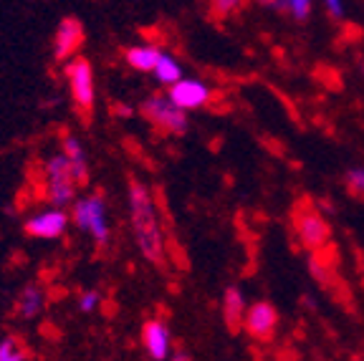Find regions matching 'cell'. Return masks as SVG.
I'll return each mask as SVG.
<instances>
[{
  "instance_id": "cell-1",
  "label": "cell",
  "mask_w": 364,
  "mask_h": 361,
  "mask_svg": "<svg viewBox=\"0 0 364 361\" xmlns=\"http://www.w3.org/2000/svg\"><path fill=\"white\" fill-rule=\"evenodd\" d=\"M129 212H132V227H134V235H136V245H139L142 255L154 268H165L167 263L165 235L159 230L157 212H154L149 190L136 177H129Z\"/></svg>"
},
{
  "instance_id": "cell-2",
  "label": "cell",
  "mask_w": 364,
  "mask_h": 361,
  "mask_svg": "<svg viewBox=\"0 0 364 361\" xmlns=\"http://www.w3.org/2000/svg\"><path fill=\"white\" fill-rule=\"evenodd\" d=\"M71 217H74V225L84 232H91V237L97 240L99 248L109 243V225H107V205H104L102 195H91L86 200L74 203L71 210Z\"/></svg>"
},
{
  "instance_id": "cell-3",
  "label": "cell",
  "mask_w": 364,
  "mask_h": 361,
  "mask_svg": "<svg viewBox=\"0 0 364 361\" xmlns=\"http://www.w3.org/2000/svg\"><path fill=\"white\" fill-rule=\"evenodd\" d=\"M76 182L71 177V162L66 157H51L46 164V200L61 210L76 198Z\"/></svg>"
},
{
  "instance_id": "cell-4",
  "label": "cell",
  "mask_w": 364,
  "mask_h": 361,
  "mask_svg": "<svg viewBox=\"0 0 364 361\" xmlns=\"http://www.w3.org/2000/svg\"><path fill=\"white\" fill-rule=\"evenodd\" d=\"M142 114L154 126L170 131V134H185L190 126L188 114L182 112L180 107H175L170 102V96H149L147 102L142 104Z\"/></svg>"
},
{
  "instance_id": "cell-5",
  "label": "cell",
  "mask_w": 364,
  "mask_h": 361,
  "mask_svg": "<svg viewBox=\"0 0 364 361\" xmlns=\"http://www.w3.org/2000/svg\"><path fill=\"white\" fill-rule=\"evenodd\" d=\"M66 76L68 84H71L76 109L84 114V122H89V114L94 109V74H91V63L86 58H74L66 66Z\"/></svg>"
},
{
  "instance_id": "cell-6",
  "label": "cell",
  "mask_w": 364,
  "mask_h": 361,
  "mask_svg": "<svg viewBox=\"0 0 364 361\" xmlns=\"http://www.w3.org/2000/svg\"><path fill=\"white\" fill-rule=\"evenodd\" d=\"M294 227H296V237H299L301 248L311 250V253L324 248L331 237L329 222H326L318 212H314V210H304V212L296 215Z\"/></svg>"
},
{
  "instance_id": "cell-7",
  "label": "cell",
  "mask_w": 364,
  "mask_h": 361,
  "mask_svg": "<svg viewBox=\"0 0 364 361\" xmlns=\"http://www.w3.org/2000/svg\"><path fill=\"white\" fill-rule=\"evenodd\" d=\"M243 326L253 339L271 341V336L276 333V326H279V313L268 301H258V303H253L248 308Z\"/></svg>"
},
{
  "instance_id": "cell-8",
  "label": "cell",
  "mask_w": 364,
  "mask_h": 361,
  "mask_svg": "<svg viewBox=\"0 0 364 361\" xmlns=\"http://www.w3.org/2000/svg\"><path fill=\"white\" fill-rule=\"evenodd\" d=\"M84 43V26L79 18L66 16L56 28V38H53V58L56 61H66L71 58Z\"/></svg>"
},
{
  "instance_id": "cell-9",
  "label": "cell",
  "mask_w": 364,
  "mask_h": 361,
  "mask_svg": "<svg viewBox=\"0 0 364 361\" xmlns=\"http://www.w3.org/2000/svg\"><path fill=\"white\" fill-rule=\"evenodd\" d=\"M167 96H170V102L175 107H180L182 112H188V109H200L210 102V89L203 81L182 79L180 84L170 86V94Z\"/></svg>"
},
{
  "instance_id": "cell-10",
  "label": "cell",
  "mask_w": 364,
  "mask_h": 361,
  "mask_svg": "<svg viewBox=\"0 0 364 361\" xmlns=\"http://www.w3.org/2000/svg\"><path fill=\"white\" fill-rule=\"evenodd\" d=\"M68 215L63 210H48V212H41L36 217H31L26 222V232L31 237H43V240H51V237H58L63 230H66Z\"/></svg>"
},
{
  "instance_id": "cell-11",
  "label": "cell",
  "mask_w": 364,
  "mask_h": 361,
  "mask_svg": "<svg viewBox=\"0 0 364 361\" xmlns=\"http://www.w3.org/2000/svg\"><path fill=\"white\" fill-rule=\"evenodd\" d=\"M142 344L154 361H165L170 354V331L159 318H152L142 326Z\"/></svg>"
},
{
  "instance_id": "cell-12",
  "label": "cell",
  "mask_w": 364,
  "mask_h": 361,
  "mask_svg": "<svg viewBox=\"0 0 364 361\" xmlns=\"http://www.w3.org/2000/svg\"><path fill=\"white\" fill-rule=\"evenodd\" d=\"M245 313L248 311H245V298L240 293V288L238 286L225 288V296H223V318H225L228 328L238 331L245 321Z\"/></svg>"
},
{
  "instance_id": "cell-13",
  "label": "cell",
  "mask_w": 364,
  "mask_h": 361,
  "mask_svg": "<svg viewBox=\"0 0 364 361\" xmlns=\"http://www.w3.org/2000/svg\"><path fill=\"white\" fill-rule=\"evenodd\" d=\"M43 303H46L43 288H38L36 283H28V286H23V291L18 293L16 313L21 318H36L41 311H43Z\"/></svg>"
},
{
  "instance_id": "cell-14",
  "label": "cell",
  "mask_w": 364,
  "mask_h": 361,
  "mask_svg": "<svg viewBox=\"0 0 364 361\" xmlns=\"http://www.w3.org/2000/svg\"><path fill=\"white\" fill-rule=\"evenodd\" d=\"M159 58H162V51L154 48V45H134V48L127 51V61L136 71H154Z\"/></svg>"
},
{
  "instance_id": "cell-15",
  "label": "cell",
  "mask_w": 364,
  "mask_h": 361,
  "mask_svg": "<svg viewBox=\"0 0 364 361\" xmlns=\"http://www.w3.org/2000/svg\"><path fill=\"white\" fill-rule=\"evenodd\" d=\"M154 79L159 84H167V86H175L182 81V66L170 56V53L162 51V58H159L157 68H154Z\"/></svg>"
},
{
  "instance_id": "cell-16",
  "label": "cell",
  "mask_w": 364,
  "mask_h": 361,
  "mask_svg": "<svg viewBox=\"0 0 364 361\" xmlns=\"http://www.w3.org/2000/svg\"><path fill=\"white\" fill-rule=\"evenodd\" d=\"M0 361H26V351L16 336H6L0 341Z\"/></svg>"
},
{
  "instance_id": "cell-17",
  "label": "cell",
  "mask_w": 364,
  "mask_h": 361,
  "mask_svg": "<svg viewBox=\"0 0 364 361\" xmlns=\"http://www.w3.org/2000/svg\"><path fill=\"white\" fill-rule=\"evenodd\" d=\"M311 0H289V16L294 18L296 23H304L309 21L311 16Z\"/></svg>"
},
{
  "instance_id": "cell-18",
  "label": "cell",
  "mask_w": 364,
  "mask_h": 361,
  "mask_svg": "<svg viewBox=\"0 0 364 361\" xmlns=\"http://www.w3.org/2000/svg\"><path fill=\"white\" fill-rule=\"evenodd\" d=\"M63 157L68 159V162H84V149H81L79 139L76 136H63Z\"/></svg>"
},
{
  "instance_id": "cell-19",
  "label": "cell",
  "mask_w": 364,
  "mask_h": 361,
  "mask_svg": "<svg viewBox=\"0 0 364 361\" xmlns=\"http://www.w3.org/2000/svg\"><path fill=\"white\" fill-rule=\"evenodd\" d=\"M347 187L354 195H364V167H352V170H347Z\"/></svg>"
},
{
  "instance_id": "cell-20",
  "label": "cell",
  "mask_w": 364,
  "mask_h": 361,
  "mask_svg": "<svg viewBox=\"0 0 364 361\" xmlns=\"http://www.w3.org/2000/svg\"><path fill=\"white\" fill-rule=\"evenodd\" d=\"M71 177H74L76 187L89 185V167H86V159L84 162H71Z\"/></svg>"
},
{
  "instance_id": "cell-21",
  "label": "cell",
  "mask_w": 364,
  "mask_h": 361,
  "mask_svg": "<svg viewBox=\"0 0 364 361\" xmlns=\"http://www.w3.org/2000/svg\"><path fill=\"white\" fill-rule=\"evenodd\" d=\"M97 303H99V293H97V291H86V293H81L79 308L84 311V313H91V311L97 308Z\"/></svg>"
},
{
  "instance_id": "cell-22",
  "label": "cell",
  "mask_w": 364,
  "mask_h": 361,
  "mask_svg": "<svg viewBox=\"0 0 364 361\" xmlns=\"http://www.w3.org/2000/svg\"><path fill=\"white\" fill-rule=\"evenodd\" d=\"M324 8H326V13H329V16L334 18V21L344 18V11H347V8H344V3H339V0H326Z\"/></svg>"
},
{
  "instance_id": "cell-23",
  "label": "cell",
  "mask_w": 364,
  "mask_h": 361,
  "mask_svg": "<svg viewBox=\"0 0 364 361\" xmlns=\"http://www.w3.org/2000/svg\"><path fill=\"white\" fill-rule=\"evenodd\" d=\"M235 8H238L235 0H218V3H213V13H218V16H225V13L235 11Z\"/></svg>"
},
{
  "instance_id": "cell-24",
  "label": "cell",
  "mask_w": 364,
  "mask_h": 361,
  "mask_svg": "<svg viewBox=\"0 0 364 361\" xmlns=\"http://www.w3.org/2000/svg\"><path fill=\"white\" fill-rule=\"evenodd\" d=\"M112 112L117 114V117H122V119H129L132 114H134V109H132L129 104H112Z\"/></svg>"
},
{
  "instance_id": "cell-25",
  "label": "cell",
  "mask_w": 364,
  "mask_h": 361,
  "mask_svg": "<svg viewBox=\"0 0 364 361\" xmlns=\"http://www.w3.org/2000/svg\"><path fill=\"white\" fill-rule=\"evenodd\" d=\"M172 361H190V356L185 354V351H177V356H175Z\"/></svg>"
},
{
  "instance_id": "cell-26",
  "label": "cell",
  "mask_w": 364,
  "mask_h": 361,
  "mask_svg": "<svg viewBox=\"0 0 364 361\" xmlns=\"http://www.w3.org/2000/svg\"><path fill=\"white\" fill-rule=\"evenodd\" d=\"M349 361H364L362 356H354V359H349Z\"/></svg>"
}]
</instances>
